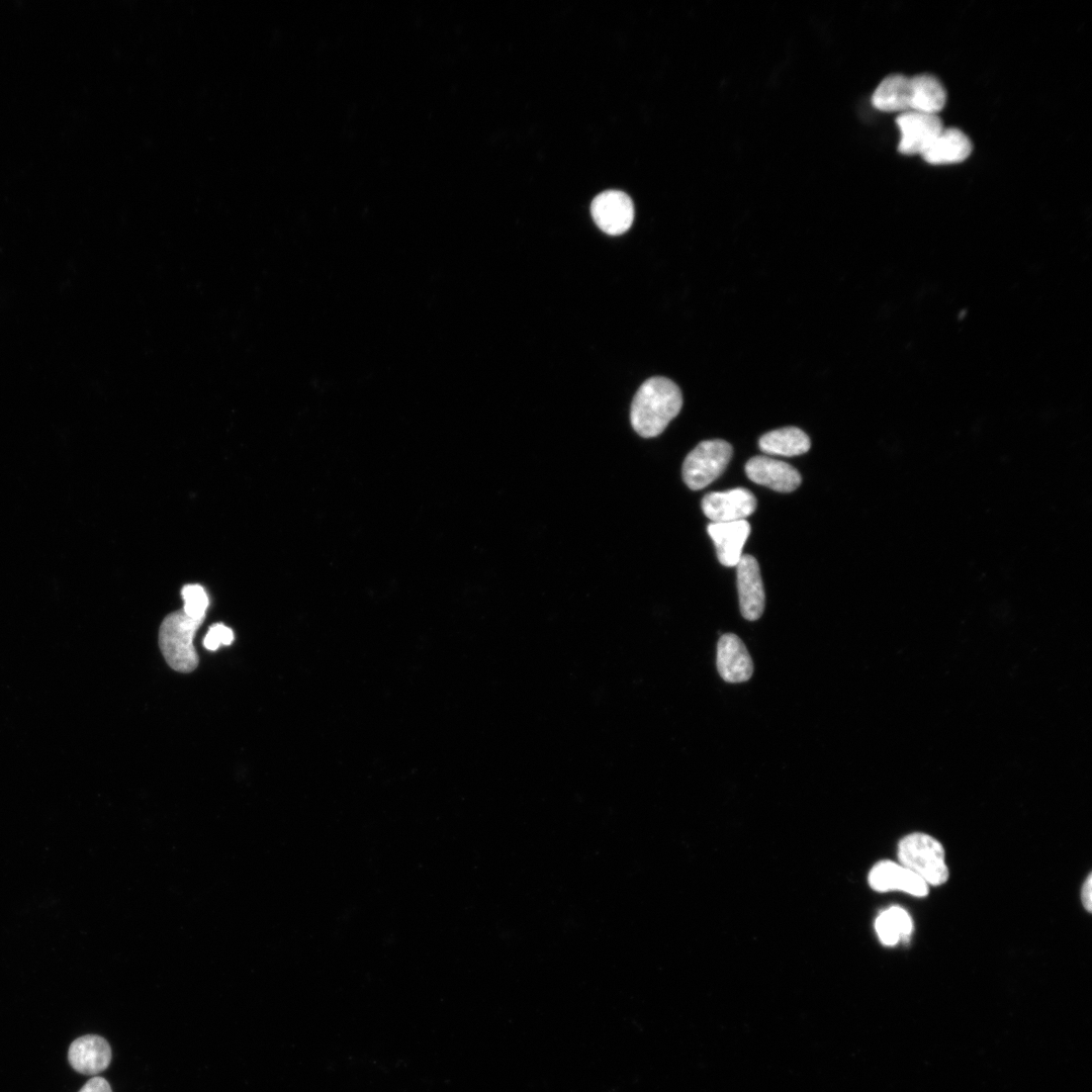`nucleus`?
Segmentation results:
<instances>
[{
    "mask_svg": "<svg viewBox=\"0 0 1092 1092\" xmlns=\"http://www.w3.org/2000/svg\"><path fill=\"white\" fill-rule=\"evenodd\" d=\"M972 150V142L965 132L956 127H943L921 157L932 165L954 164L965 161Z\"/></svg>",
    "mask_w": 1092,
    "mask_h": 1092,
    "instance_id": "14",
    "label": "nucleus"
},
{
    "mask_svg": "<svg viewBox=\"0 0 1092 1092\" xmlns=\"http://www.w3.org/2000/svg\"><path fill=\"white\" fill-rule=\"evenodd\" d=\"M183 611L191 618L204 620L209 599L205 589L197 583L186 584L181 589Z\"/></svg>",
    "mask_w": 1092,
    "mask_h": 1092,
    "instance_id": "19",
    "label": "nucleus"
},
{
    "mask_svg": "<svg viewBox=\"0 0 1092 1092\" xmlns=\"http://www.w3.org/2000/svg\"><path fill=\"white\" fill-rule=\"evenodd\" d=\"M910 110L937 114L945 105L946 93L941 83L934 76L920 74L910 78Z\"/></svg>",
    "mask_w": 1092,
    "mask_h": 1092,
    "instance_id": "16",
    "label": "nucleus"
},
{
    "mask_svg": "<svg viewBox=\"0 0 1092 1092\" xmlns=\"http://www.w3.org/2000/svg\"><path fill=\"white\" fill-rule=\"evenodd\" d=\"M234 641V632L221 623L213 624L203 639L206 649L214 651L220 644L230 645Z\"/></svg>",
    "mask_w": 1092,
    "mask_h": 1092,
    "instance_id": "20",
    "label": "nucleus"
},
{
    "mask_svg": "<svg viewBox=\"0 0 1092 1092\" xmlns=\"http://www.w3.org/2000/svg\"><path fill=\"white\" fill-rule=\"evenodd\" d=\"M745 472L753 482L781 492L795 490L802 481L800 473L792 465L764 456L749 459Z\"/></svg>",
    "mask_w": 1092,
    "mask_h": 1092,
    "instance_id": "12",
    "label": "nucleus"
},
{
    "mask_svg": "<svg viewBox=\"0 0 1092 1092\" xmlns=\"http://www.w3.org/2000/svg\"><path fill=\"white\" fill-rule=\"evenodd\" d=\"M731 445L720 439L707 440L697 445L682 464V478L694 490L706 487L719 477L732 456Z\"/></svg>",
    "mask_w": 1092,
    "mask_h": 1092,
    "instance_id": "4",
    "label": "nucleus"
},
{
    "mask_svg": "<svg viewBox=\"0 0 1092 1092\" xmlns=\"http://www.w3.org/2000/svg\"><path fill=\"white\" fill-rule=\"evenodd\" d=\"M875 928L881 942L892 946L908 939L913 929L910 915L899 906L883 911L876 919Z\"/></svg>",
    "mask_w": 1092,
    "mask_h": 1092,
    "instance_id": "18",
    "label": "nucleus"
},
{
    "mask_svg": "<svg viewBox=\"0 0 1092 1092\" xmlns=\"http://www.w3.org/2000/svg\"><path fill=\"white\" fill-rule=\"evenodd\" d=\"M901 139L898 150L903 155H922L943 128L938 114L909 110L896 119Z\"/></svg>",
    "mask_w": 1092,
    "mask_h": 1092,
    "instance_id": "6",
    "label": "nucleus"
},
{
    "mask_svg": "<svg viewBox=\"0 0 1092 1092\" xmlns=\"http://www.w3.org/2000/svg\"><path fill=\"white\" fill-rule=\"evenodd\" d=\"M901 866L919 876L927 885L938 886L948 879L944 849L939 841L925 833H911L898 845Z\"/></svg>",
    "mask_w": 1092,
    "mask_h": 1092,
    "instance_id": "3",
    "label": "nucleus"
},
{
    "mask_svg": "<svg viewBox=\"0 0 1092 1092\" xmlns=\"http://www.w3.org/2000/svg\"><path fill=\"white\" fill-rule=\"evenodd\" d=\"M869 884L879 892L899 890L917 897L928 894L927 884L919 876L891 860H882L872 868Z\"/></svg>",
    "mask_w": 1092,
    "mask_h": 1092,
    "instance_id": "11",
    "label": "nucleus"
},
{
    "mask_svg": "<svg viewBox=\"0 0 1092 1092\" xmlns=\"http://www.w3.org/2000/svg\"><path fill=\"white\" fill-rule=\"evenodd\" d=\"M755 508L756 499L754 495L743 487L710 492L702 500L703 512L712 523L745 520L754 512Z\"/></svg>",
    "mask_w": 1092,
    "mask_h": 1092,
    "instance_id": "7",
    "label": "nucleus"
},
{
    "mask_svg": "<svg viewBox=\"0 0 1092 1092\" xmlns=\"http://www.w3.org/2000/svg\"><path fill=\"white\" fill-rule=\"evenodd\" d=\"M717 668L721 677L731 684L747 681L752 676V659L737 635L726 633L720 637L717 644Z\"/></svg>",
    "mask_w": 1092,
    "mask_h": 1092,
    "instance_id": "9",
    "label": "nucleus"
},
{
    "mask_svg": "<svg viewBox=\"0 0 1092 1092\" xmlns=\"http://www.w3.org/2000/svg\"><path fill=\"white\" fill-rule=\"evenodd\" d=\"M111 1058L109 1043L96 1034H86L76 1038L68 1050V1061L71 1067L76 1072L88 1076H94L106 1070Z\"/></svg>",
    "mask_w": 1092,
    "mask_h": 1092,
    "instance_id": "10",
    "label": "nucleus"
},
{
    "mask_svg": "<svg viewBox=\"0 0 1092 1092\" xmlns=\"http://www.w3.org/2000/svg\"><path fill=\"white\" fill-rule=\"evenodd\" d=\"M79 1092H112V1090L107 1080L94 1076L84 1084Z\"/></svg>",
    "mask_w": 1092,
    "mask_h": 1092,
    "instance_id": "21",
    "label": "nucleus"
},
{
    "mask_svg": "<svg viewBox=\"0 0 1092 1092\" xmlns=\"http://www.w3.org/2000/svg\"><path fill=\"white\" fill-rule=\"evenodd\" d=\"M1091 892H1092V876H1091V874H1089L1086 881H1085V883H1084V885H1083V887H1082V891H1081L1082 903H1083L1085 909L1088 912H1091V910H1092V894H1091Z\"/></svg>",
    "mask_w": 1092,
    "mask_h": 1092,
    "instance_id": "22",
    "label": "nucleus"
},
{
    "mask_svg": "<svg viewBox=\"0 0 1092 1092\" xmlns=\"http://www.w3.org/2000/svg\"><path fill=\"white\" fill-rule=\"evenodd\" d=\"M203 620L189 617L183 610L165 617L159 630V646L166 662L180 672L194 670L199 662L193 638Z\"/></svg>",
    "mask_w": 1092,
    "mask_h": 1092,
    "instance_id": "2",
    "label": "nucleus"
},
{
    "mask_svg": "<svg viewBox=\"0 0 1092 1092\" xmlns=\"http://www.w3.org/2000/svg\"><path fill=\"white\" fill-rule=\"evenodd\" d=\"M590 213L599 229L617 236L630 229L634 219V205L626 193L607 190L594 198Z\"/></svg>",
    "mask_w": 1092,
    "mask_h": 1092,
    "instance_id": "5",
    "label": "nucleus"
},
{
    "mask_svg": "<svg viewBox=\"0 0 1092 1092\" xmlns=\"http://www.w3.org/2000/svg\"><path fill=\"white\" fill-rule=\"evenodd\" d=\"M736 567L741 615L748 621H755L761 617L765 605L758 563L751 555H742Z\"/></svg>",
    "mask_w": 1092,
    "mask_h": 1092,
    "instance_id": "8",
    "label": "nucleus"
},
{
    "mask_svg": "<svg viewBox=\"0 0 1092 1092\" xmlns=\"http://www.w3.org/2000/svg\"><path fill=\"white\" fill-rule=\"evenodd\" d=\"M872 104L884 112H906L911 106L910 78L900 74L886 77L876 88Z\"/></svg>",
    "mask_w": 1092,
    "mask_h": 1092,
    "instance_id": "15",
    "label": "nucleus"
},
{
    "mask_svg": "<svg viewBox=\"0 0 1092 1092\" xmlns=\"http://www.w3.org/2000/svg\"><path fill=\"white\" fill-rule=\"evenodd\" d=\"M758 444L764 453L789 457L804 454L811 446L806 433L796 427L770 431L760 437Z\"/></svg>",
    "mask_w": 1092,
    "mask_h": 1092,
    "instance_id": "17",
    "label": "nucleus"
},
{
    "mask_svg": "<svg viewBox=\"0 0 1092 1092\" xmlns=\"http://www.w3.org/2000/svg\"><path fill=\"white\" fill-rule=\"evenodd\" d=\"M707 530L714 541L719 561L725 566H736L750 533L749 523L746 520L711 523Z\"/></svg>",
    "mask_w": 1092,
    "mask_h": 1092,
    "instance_id": "13",
    "label": "nucleus"
},
{
    "mask_svg": "<svg viewBox=\"0 0 1092 1092\" xmlns=\"http://www.w3.org/2000/svg\"><path fill=\"white\" fill-rule=\"evenodd\" d=\"M681 405L680 389L672 380L651 377L634 395L630 413L632 427L644 438L656 437L678 415Z\"/></svg>",
    "mask_w": 1092,
    "mask_h": 1092,
    "instance_id": "1",
    "label": "nucleus"
}]
</instances>
